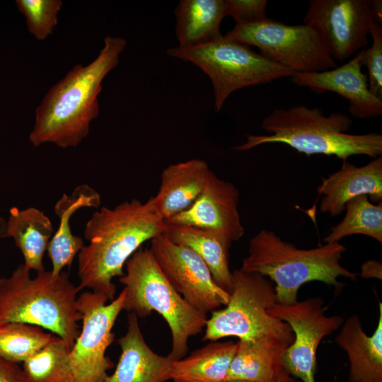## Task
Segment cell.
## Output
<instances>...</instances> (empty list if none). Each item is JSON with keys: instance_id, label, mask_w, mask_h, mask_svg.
Returning a JSON list of instances; mask_svg holds the SVG:
<instances>
[{"instance_id": "obj_18", "label": "cell", "mask_w": 382, "mask_h": 382, "mask_svg": "<svg viewBox=\"0 0 382 382\" xmlns=\"http://www.w3.org/2000/svg\"><path fill=\"white\" fill-rule=\"evenodd\" d=\"M121 353L115 371L105 382H166L173 360L154 352L146 342L132 312L127 315L125 334L118 340Z\"/></svg>"}, {"instance_id": "obj_12", "label": "cell", "mask_w": 382, "mask_h": 382, "mask_svg": "<svg viewBox=\"0 0 382 382\" xmlns=\"http://www.w3.org/2000/svg\"><path fill=\"white\" fill-rule=\"evenodd\" d=\"M373 22L370 0H310L303 18L340 62L365 49Z\"/></svg>"}, {"instance_id": "obj_4", "label": "cell", "mask_w": 382, "mask_h": 382, "mask_svg": "<svg viewBox=\"0 0 382 382\" xmlns=\"http://www.w3.org/2000/svg\"><path fill=\"white\" fill-rule=\"evenodd\" d=\"M345 250L340 242L300 249L274 231L262 229L250 239L241 269L267 277L274 285L277 303L291 305L298 301V291L304 284L318 281L340 291L343 284L338 277L355 281L358 274L340 263Z\"/></svg>"}, {"instance_id": "obj_22", "label": "cell", "mask_w": 382, "mask_h": 382, "mask_svg": "<svg viewBox=\"0 0 382 382\" xmlns=\"http://www.w3.org/2000/svg\"><path fill=\"white\" fill-rule=\"evenodd\" d=\"M163 234L171 241L194 250L209 267L214 282L230 294L233 275L229 268V241L214 231L167 222Z\"/></svg>"}, {"instance_id": "obj_9", "label": "cell", "mask_w": 382, "mask_h": 382, "mask_svg": "<svg viewBox=\"0 0 382 382\" xmlns=\"http://www.w3.org/2000/svg\"><path fill=\"white\" fill-rule=\"evenodd\" d=\"M225 38L257 47L270 61L295 72H318L337 66L324 43L311 27L286 25L270 18L235 25Z\"/></svg>"}, {"instance_id": "obj_33", "label": "cell", "mask_w": 382, "mask_h": 382, "mask_svg": "<svg viewBox=\"0 0 382 382\" xmlns=\"http://www.w3.org/2000/svg\"><path fill=\"white\" fill-rule=\"evenodd\" d=\"M360 276L364 279H382V265L375 260H367L361 266Z\"/></svg>"}, {"instance_id": "obj_25", "label": "cell", "mask_w": 382, "mask_h": 382, "mask_svg": "<svg viewBox=\"0 0 382 382\" xmlns=\"http://www.w3.org/2000/svg\"><path fill=\"white\" fill-rule=\"evenodd\" d=\"M237 349V342L214 341L173 361V382H227L228 371Z\"/></svg>"}, {"instance_id": "obj_10", "label": "cell", "mask_w": 382, "mask_h": 382, "mask_svg": "<svg viewBox=\"0 0 382 382\" xmlns=\"http://www.w3.org/2000/svg\"><path fill=\"white\" fill-rule=\"evenodd\" d=\"M125 289L107 303L103 294L85 291L77 298L82 329L69 352L68 382H105L114 364L106 351L115 339L112 328L123 311Z\"/></svg>"}, {"instance_id": "obj_23", "label": "cell", "mask_w": 382, "mask_h": 382, "mask_svg": "<svg viewBox=\"0 0 382 382\" xmlns=\"http://www.w3.org/2000/svg\"><path fill=\"white\" fill-rule=\"evenodd\" d=\"M226 0H181L175 9L179 47H193L221 39Z\"/></svg>"}, {"instance_id": "obj_32", "label": "cell", "mask_w": 382, "mask_h": 382, "mask_svg": "<svg viewBox=\"0 0 382 382\" xmlns=\"http://www.w3.org/2000/svg\"><path fill=\"white\" fill-rule=\"evenodd\" d=\"M0 382H24L22 368L0 357Z\"/></svg>"}, {"instance_id": "obj_27", "label": "cell", "mask_w": 382, "mask_h": 382, "mask_svg": "<svg viewBox=\"0 0 382 382\" xmlns=\"http://www.w3.org/2000/svg\"><path fill=\"white\" fill-rule=\"evenodd\" d=\"M70 349L59 337L53 339L23 363L24 382H68Z\"/></svg>"}, {"instance_id": "obj_1", "label": "cell", "mask_w": 382, "mask_h": 382, "mask_svg": "<svg viewBox=\"0 0 382 382\" xmlns=\"http://www.w3.org/2000/svg\"><path fill=\"white\" fill-rule=\"evenodd\" d=\"M166 227L153 197L144 203L132 199L93 213L84 231L89 244L78 254L79 291L88 288L114 300L113 279L122 277L128 259L144 242L163 234Z\"/></svg>"}, {"instance_id": "obj_24", "label": "cell", "mask_w": 382, "mask_h": 382, "mask_svg": "<svg viewBox=\"0 0 382 382\" xmlns=\"http://www.w3.org/2000/svg\"><path fill=\"white\" fill-rule=\"evenodd\" d=\"M52 233L50 219L38 209H10L6 234L14 239L23 256V265L28 270L37 273L45 270L43 257Z\"/></svg>"}, {"instance_id": "obj_7", "label": "cell", "mask_w": 382, "mask_h": 382, "mask_svg": "<svg viewBox=\"0 0 382 382\" xmlns=\"http://www.w3.org/2000/svg\"><path fill=\"white\" fill-rule=\"evenodd\" d=\"M232 275L229 300L225 308L211 312L202 340L214 342L228 337L254 340L265 336L294 340L290 326L267 312L277 303L273 282L241 269L232 271Z\"/></svg>"}, {"instance_id": "obj_13", "label": "cell", "mask_w": 382, "mask_h": 382, "mask_svg": "<svg viewBox=\"0 0 382 382\" xmlns=\"http://www.w3.org/2000/svg\"><path fill=\"white\" fill-rule=\"evenodd\" d=\"M150 241L149 249L164 275L190 306L207 315L227 304L230 294L214 282L209 267L194 250L164 234Z\"/></svg>"}, {"instance_id": "obj_17", "label": "cell", "mask_w": 382, "mask_h": 382, "mask_svg": "<svg viewBox=\"0 0 382 382\" xmlns=\"http://www.w3.org/2000/svg\"><path fill=\"white\" fill-rule=\"evenodd\" d=\"M323 197L320 209L332 216L341 214L352 199L367 195L371 202H382V156L362 166H356L347 160L342 167L322 179L317 188Z\"/></svg>"}, {"instance_id": "obj_34", "label": "cell", "mask_w": 382, "mask_h": 382, "mask_svg": "<svg viewBox=\"0 0 382 382\" xmlns=\"http://www.w3.org/2000/svg\"><path fill=\"white\" fill-rule=\"evenodd\" d=\"M371 8L373 17L379 23L382 24V1L381 0L371 1Z\"/></svg>"}, {"instance_id": "obj_31", "label": "cell", "mask_w": 382, "mask_h": 382, "mask_svg": "<svg viewBox=\"0 0 382 382\" xmlns=\"http://www.w3.org/2000/svg\"><path fill=\"white\" fill-rule=\"evenodd\" d=\"M226 16H231L236 25H245L265 21L267 0H226Z\"/></svg>"}, {"instance_id": "obj_2", "label": "cell", "mask_w": 382, "mask_h": 382, "mask_svg": "<svg viewBox=\"0 0 382 382\" xmlns=\"http://www.w3.org/2000/svg\"><path fill=\"white\" fill-rule=\"evenodd\" d=\"M126 45L122 37L106 36L93 61L75 65L49 89L35 109L29 136L33 146L52 143L63 149L75 147L88 136L91 122L100 112L102 81L118 65Z\"/></svg>"}, {"instance_id": "obj_28", "label": "cell", "mask_w": 382, "mask_h": 382, "mask_svg": "<svg viewBox=\"0 0 382 382\" xmlns=\"http://www.w3.org/2000/svg\"><path fill=\"white\" fill-rule=\"evenodd\" d=\"M55 335L28 323L8 322L0 324V357L19 364L49 343Z\"/></svg>"}, {"instance_id": "obj_14", "label": "cell", "mask_w": 382, "mask_h": 382, "mask_svg": "<svg viewBox=\"0 0 382 382\" xmlns=\"http://www.w3.org/2000/svg\"><path fill=\"white\" fill-rule=\"evenodd\" d=\"M239 192L213 172L196 201L187 209L166 221L217 233L231 243L245 234L238 212Z\"/></svg>"}, {"instance_id": "obj_11", "label": "cell", "mask_w": 382, "mask_h": 382, "mask_svg": "<svg viewBox=\"0 0 382 382\" xmlns=\"http://www.w3.org/2000/svg\"><path fill=\"white\" fill-rule=\"evenodd\" d=\"M323 300L311 297L291 305L275 303L267 312L286 323L294 334L286 350V371L301 382H316L317 349L321 340L337 330L344 322L340 316H327Z\"/></svg>"}, {"instance_id": "obj_19", "label": "cell", "mask_w": 382, "mask_h": 382, "mask_svg": "<svg viewBox=\"0 0 382 382\" xmlns=\"http://www.w3.org/2000/svg\"><path fill=\"white\" fill-rule=\"evenodd\" d=\"M212 171L202 159L170 164L163 170L153 197L161 216L168 220L190 207L204 190Z\"/></svg>"}, {"instance_id": "obj_20", "label": "cell", "mask_w": 382, "mask_h": 382, "mask_svg": "<svg viewBox=\"0 0 382 382\" xmlns=\"http://www.w3.org/2000/svg\"><path fill=\"white\" fill-rule=\"evenodd\" d=\"M375 331L368 336L357 315L342 324L335 342L345 351L349 362L350 382H382V303Z\"/></svg>"}, {"instance_id": "obj_3", "label": "cell", "mask_w": 382, "mask_h": 382, "mask_svg": "<svg viewBox=\"0 0 382 382\" xmlns=\"http://www.w3.org/2000/svg\"><path fill=\"white\" fill-rule=\"evenodd\" d=\"M352 119L342 112L325 115L319 108L299 105L273 110L262 121L268 134L247 135L246 141L233 148L248 151L269 143H282L307 156H334L346 161L352 156H382V135L377 132L347 134Z\"/></svg>"}, {"instance_id": "obj_29", "label": "cell", "mask_w": 382, "mask_h": 382, "mask_svg": "<svg viewBox=\"0 0 382 382\" xmlns=\"http://www.w3.org/2000/svg\"><path fill=\"white\" fill-rule=\"evenodd\" d=\"M16 4L26 19L29 32L38 40L52 33L63 6L61 0H17Z\"/></svg>"}, {"instance_id": "obj_26", "label": "cell", "mask_w": 382, "mask_h": 382, "mask_svg": "<svg viewBox=\"0 0 382 382\" xmlns=\"http://www.w3.org/2000/svg\"><path fill=\"white\" fill-rule=\"evenodd\" d=\"M345 210L344 219L324 238L325 243H337L354 234L365 235L382 243V202L376 204L367 195H361L349 200Z\"/></svg>"}, {"instance_id": "obj_5", "label": "cell", "mask_w": 382, "mask_h": 382, "mask_svg": "<svg viewBox=\"0 0 382 382\" xmlns=\"http://www.w3.org/2000/svg\"><path fill=\"white\" fill-rule=\"evenodd\" d=\"M30 272L21 264L9 277L0 278V324L18 322L48 330L71 349L80 332L78 286L63 271L54 277L44 270L35 277Z\"/></svg>"}, {"instance_id": "obj_6", "label": "cell", "mask_w": 382, "mask_h": 382, "mask_svg": "<svg viewBox=\"0 0 382 382\" xmlns=\"http://www.w3.org/2000/svg\"><path fill=\"white\" fill-rule=\"evenodd\" d=\"M126 272L119 278L126 296L123 310L139 318L158 313L167 323L172 337L168 356L173 360L185 357L190 337L204 328L208 316L192 306L174 289L149 248L139 249L126 262Z\"/></svg>"}, {"instance_id": "obj_8", "label": "cell", "mask_w": 382, "mask_h": 382, "mask_svg": "<svg viewBox=\"0 0 382 382\" xmlns=\"http://www.w3.org/2000/svg\"><path fill=\"white\" fill-rule=\"evenodd\" d=\"M167 53L170 57L192 63L209 77L216 112L221 110L229 95L237 90L291 77L294 74L255 52L250 46L224 36L197 47H171Z\"/></svg>"}, {"instance_id": "obj_16", "label": "cell", "mask_w": 382, "mask_h": 382, "mask_svg": "<svg viewBox=\"0 0 382 382\" xmlns=\"http://www.w3.org/2000/svg\"><path fill=\"white\" fill-rule=\"evenodd\" d=\"M292 342L273 336L238 340L227 382H301L290 375L284 366V354Z\"/></svg>"}, {"instance_id": "obj_15", "label": "cell", "mask_w": 382, "mask_h": 382, "mask_svg": "<svg viewBox=\"0 0 382 382\" xmlns=\"http://www.w3.org/2000/svg\"><path fill=\"white\" fill-rule=\"evenodd\" d=\"M362 50L342 66L318 72H295L291 81L315 93H336L349 101L348 110L357 119L376 117L382 115V99L369 88L367 76L362 72Z\"/></svg>"}, {"instance_id": "obj_30", "label": "cell", "mask_w": 382, "mask_h": 382, "mask_svg": "<svg viewBox=\"0 0 382 382\" xmlns=\"http://www.w3.org/2000/svg\"><path fill=\"white\" fill-rule=\"evenodd\" d=\"M370 36L372 38L371 45L362 50L361 63L368 70L369 91L382 99V27L374 18Z\"/></svg>"}, {"instance_id": "obj_35", "label": "cell", "mask_w": 382, "mask_h": 382, "mask_svg": "<svg viewBox=\"0 0 382 382\" xmlns=\"http://www.w3.org/2000/svg\"><path fill=\"white\" fill-rule=\"evenodd\" d=\"M233 382H247V381H233Z\"/></svg>"}, {"instance_id": "obj_21", "label": "cell", "mask_w": 382, "mask_h": 382, "mask_svg": "<svg viewBox=\"0 0 382 382\" xmlns=\"http://www.w3.org/2000/svg\"><path fill=\"white\" fill-rule=\"evenodd\" d=\"M100 204L99 193L88 185L77 186L73 192L64 194L56 203L54 210L59 225L50 239L47 255L52 262L51 272L59 275L64 267H70L76 255L84 246L81 237L71 233L69 221L72 215L83 207L97 208Z\"/></svg>"}]
</instances>
